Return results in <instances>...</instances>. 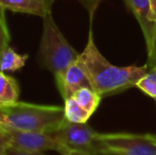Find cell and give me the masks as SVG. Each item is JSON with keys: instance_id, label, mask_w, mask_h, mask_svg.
Segmentation results:
<instances>
[{"instance_id": "1", "label": "cell", "mask_w": 156, "mask_h": 155, "mask_svg": "<svg viewBox=\"0 0 156 155\" xmlns=\"http://www.w3.org/2000/svg\"><path fill=\"white\" fill-rule=\"evenodd\" d=\"M79 62L88 77L91 88L102 98L134 87L149 70L148 64L127 67H118L111 64L96 46L91 26L87 44L79 55Z\"/></svg>"}, {"instance_id": "2", "label": "cell", "mask_w": 156, "mask_h": 155, "mask_svg": "<svg viewBox=\"0 0 156 155\" xmlns=\"http://www.w3.org/2000/svg\"><path fill=\"white\" fill-rule=\"evenodd\" d=\"M64 107L16 102L0 107V124L19 131L51 133L65 121Z\"/></svg>"}, {"instance_id": "3", "label": "cell", "mask_w": 156, "mask_h": 155, "mask_svg": "<svg viewBox=\"0 0 156 155\" xmlns=\"http://www.w3.org/2000/svg\"><path fill=\"white\" fill-rule=\"evenodd\" d=\"M43 20L44 29L38 52L39 62L41 66L51 71L54 77H58L78 60L80 53L67 41L54 23L51 13L43 17Z\"/></svg>"}, {"instance_id": "4", "label": "cell", "mask_w": 156, "mask_h": 155, "mask_svg": "<svg viewBox=\"0 0 156 155\" xmlns=\"http://www.w3.org/2000/svg\"><path fill=\"white\" fill-rule=\"evenodd\" d=\"M99 155H156L154 134L99 133L96 143Z\"/></svg>"}, {"instance_id": "5", "label": "cell", "mask_w": 156, "mask_h": 155, "mask_svg": "<svg viewBox=\"0 0 156 155\" xmlns=\"http://www.w3.org/2000/svg\"><path fill=\"white\" fill-rule=\"evenodd\" d=\"M0 134L2 135L4 141L9 147L15 148L21 151L32 152V153L55 151L62 155L69 153V150L67 148L64 147L62 143H58L48 133L19 131L0 124Z\"/></svg>"}, {"instance_id": "6", "label": "cell", "mask_w": 156, "mask_h": 155, "mask_svg": "<svg viewBox=\"0 0 156 155\" xmlns=\"http://www.w3.org/2000/svg\"><path fill=\"white\" fill-rule=\"evenodd\" d=\"M50 134L70 151L96 152L98 132L87 123H72L67 120Z\"/></svg>"}, {"instance_id": "7", "label": "cell", "mask_w": 156, "mask_h": 155, "mask_svg": "<svg viewBox=\"0 0 156 155\" xmlns=\"http://www.w3.org/2000/svg\"><path fill=\"white\" fill-rule=\"evenodd\" d=\"M55 81L64 100L72 97L82 87H91L88 77L81 63L79 62V58L72 63L62 75L55 77Z\"/></svg>"}, {"instance_id": "8", "label": "cell", "mask_w": 156, "mask_h": 155, "mask_svg": "<svg viewBox=\"0 0 156 155\" xmlns=\"http://www.w3.org/2000/svg\"><path fill=\"white\" fill-rule=\"evenodd\" d=\"M123 1L139 23L148 49L152 45V41L156 35V23L149 19L151 10L150 0H123Z\"/></svg>"}, {"instance_id": "9", "label": "cell", "mask_w": 156, "mask_h": 155, "mask_svg": "<svg viewBox=\"0 0 156 155\" xmlns=\"http://www.w3.org/2000/svg\"><path fill=\"white\" fill-rule=\"evenodd\" d=\"M54 0H0V6L13 12L45 17L51 13Z\"/></svg>"}, {"instance_id": "10", "label": "cell", "mask_w": 156, "mask_h": 155, "mask_svg": "<svg viewBox=\"0 0 156 155\" xmlns=\"http://www.w3.org/2000/svg\"><path fill=\"white\" fill-rule=\"evenodd\" d=\"M19 86L14 78L0 71V107L18 102Z\"/></svg>"}, {"instance_id": "11", "label": "cell", "mask_w": 156, "mask_h": 155, "mask_svg": "<svg viewBox=\"0 0 156 155\" xmlns=\"http://www.w3.org/2000/svg\"><path fill=\"white\" fill-rule=\"evenodd\" d=\"M28 54L21 55L11 47H6L0 53V71H15L23 68L28 60Z\"/></svg>"}, {"instance_id": "12", "label": "cell", "mask_w": 156, "mask_h": 155, "mask_svg": "<svg viewBox=\"0 0 156 155\" xmlns=\"http://www.w3.org/2000/svg\"><path fill=\"white\" fill-rule=\"evenodd\" d=\"M65 119L72 123H86L91 115L76 102L73 97L64 100Z\"/></svg>"}, {"instance_id": "13", "label": "cell", "mask_w": 156, "mask_h": 155, "mask_svg": "<svg viewBox=\"0 0 156 155\" xmlns=\"http://www.w3.org/2000/svg\"><path fill=\"white\" fill-rule=\"evenodd\" d=\"M72 97L90 115H93L97 111L99 104H100L101 99H102V97L97 91H94L91 87L88 86L80 88Z\"/></svg>"}, {"instance_id": "14", "label": "cell", "mask_w": 156, "mask_h": 155, "mask_svg": "<svg viewBox=\"0 0 156 155\" xmlns=\"http://www.w3.org/2000/svg\"><path fill=\"white\" fill-rule=\"evenodd\" d=\"M135 87L144 91L149 97L156 99V67L151 68L137 83Z\"/></svg>"}, {"instance_id": "15", "label": "cell", "mask_w": 156, "mask_h": 155, "mask_svg": "<svg viewBox=\"0 0 156 155\" xmlns=\"http://www.w3.org/2000/svg\"><path fill=\"white\" fill-rule=\"evenodd\" d=\"M4 11L5 9L0 6V53L6 47H9V43H10V32L6 25Z\"/></svg>"}, {"instance_id": "16", "label": "cell", "mask_w": 156, "mask_h": 155, "mask_svg": "<svg viewBox=\"0 0 156 155\" xmlns=\"http://www.w3.org/2000/svg\"><path fill=\"white\" fill-rule=\"evenodd\" d=\"M147 51H148V62H147V64L149 66V69L155 68L156 67V35L152 41V45L150 46V48L147 49Z\"/></svg>"}, {"instance_id": "17", "label": "cell", "mask_w": 156, "mask_h": 155, "mask_svg": "<svg viewBox=\"0 0 156 155\" xmlns=\"http://www.w3.org/2000/svg\"><path fill=\"white\" fill-rule=\"evenodd\" d=\"M79 1L88 10L89 15H90V21H93L94 12H96L97 8H98V5L102 0H79Z\"/></svg>"}, {"instance_id": "18", "label": "cell", "mask_w": 156, "mask_h": 155, "mask_svg": "<svg viewBox=\"0 0 156 155\" xmlns=\"http://www.w3.org/2000/svg\"><path fill=\"white\" fill-rule=\"evenodd\" d=\"M5 155H45L44 153H32V152H27V151H21V150L15 149L12 147H6L5 150Z\"/></svg>"}, {"instance_id": "19", "label": "cell", "mask_w": 156, "mask_h": 155, "mask_svg": "<svg viewBox=\"0 0 156 155\" xmlns=\"http://www.w3.org/2000/svg\"><path fill=\"white\" fill-rule=\"evenodd\" d=\"M150 4H151V10H150L149 19L151 21H155L156 23V0H150Z\"/></svg>"}, {"instance_id": "20", "label": "cell", "mask_w": 156, "mask_h": 155, "mask_svg": "<svg viewBox=\"0 0 156 155\" xmlns=\"http://www.w3.org/2000/svg\"><path fill=\"white\" fill-rule=\"evenodd\" d=\"M6 147H8V145H6V143L4 141L2 135L0 134V155H5Z\"/></svg>"}, {"instance_id": "21", "label": "cell", "mask_w": 156, "mask_h": 155, "mask_svg": "<svg viewBox=\"0 0 156 155\" xmlns=\"http://www.w3.org/2000/svg\"><path fill=\"white\" fill-rule=\"evenodd\" d=\"M66 155H99V154L98 153H93V152H84V151H70V153H68Z\"/></svg>"}, {"instance_id": "22", "label": "cell", "mask_w": 156, "mask_h": 155, "mask_svg": "<svg viewBox=\"0 0 156 155\" xmlns=\"http://www.w3.org/2000/svg\"><path fill=\"white\" fill-rule=\"evenodd\" d=\"M154 136H155V139H156V135L155 134H154Z\"/></svg>"}, {"instance_id": "23", "label": "cell", "mask_w": 156, "mask_h": 155, "mask_svg": "<svg viewBox=\"0 0 156 155\" xmlns=\"http://www.w3.org/2000/svg\"><path fill=\"white\" fill-rule=\"evenodd\" d=\"M155 103H156V99H155Z\"/></svg>"}]
</instances>
